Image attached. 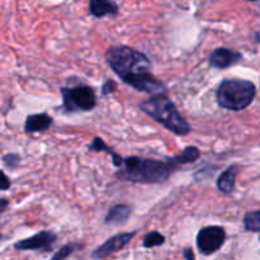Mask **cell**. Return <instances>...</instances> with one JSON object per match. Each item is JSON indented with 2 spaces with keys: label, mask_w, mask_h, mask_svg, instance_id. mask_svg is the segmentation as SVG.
Returning <instances> with one entry per match:
<instances>
[{
  "label": "cell",
  "mask_w": 260,
  "mask_h": 260,
  "mask_svg": "<svg viewBox=\"0 0 260 260\" xmlns=\"http://www.w3.org/2000/svg\"><path fill=\"white\" fill-rule=\"evenodd\" d=\"M106 61L124 84L136 90L151 95L167 93L164 84L151 74V61L145 53L128 46H113L107 50Z\"/></svg>",
  "instance_id": "obj_1"
},
{
  "label": "cell",
  "mask_w": 260,
  "mask_h": 260,
  "mask_svg": "<svg viewBox=\"0 0 260 260\" xmlns=\"http://www.w3.org/2000/svg\"><path fill=\"white\" fill-rule=\"evenodd\" d=\"M124 169H119L116 177L119 180L142 184H159L167 182L178 168L177 164L168 157L167 161L155 159H141L139 156H128L123 161Z\"/></svg>",
  "instance_id": "obj_2"
},
{
  "label": "cell",
  "mask_w": 260,
  "mask_h": 260,
  "mask_svg": "<svg viewBox=\"0 0 260 260\" xmlns=\"http://www.w3.org/2000/svg\"><path fill=\"white\" fill-rule=\"evenodd\" d=\"M140 108L157 123L178 136H185L192 131L190 124L178 112L175 104L165 94L152 95V98L142 101Z\"/></svg>",
  "instance_id": "obj_3"
},
{
  "label": "cell",
  "mask_w": 260,
  "mask_h": 260,
  "mask_svg": "<svg viewBox=\"0 0 260 260\" xmlns=\"http://www.w3.org/2000/svg\"><path fill=\"white\" fill-rule=\"evenodd\" d=\"M256 88L254 83L243 79H226L216 90V102L228 111H243L253 103Z\"/></svg>",
  "instance_id": "obj_4"
},
{
  "label": "cell",
  "mask_w": 260,
  "mask_h": 260,
  "mask_svg": "<svg viewBox=\"0 0 260 260\" xmlns=\"http://www.w3.org/2000/svg\"><path fill=\"white\" fill-rule=\"evenodd\" d=\"M62 108L66 112H89L95 108L96 96L93 88L79 85L74 88H61Z\"/></svg>",
  "instance_id": "obj_5"
},
{
  "label": "cell",
  "mask_w": 260,
  "mask_h": 260,
  "mask_svg": "<svg viewBox=\"0 0 260 260\" xmlns=\"http://www.w3.org/2000/svg\"><path fill=\"white\" fill-rule=\"evenodd\" d=\"M226 241V231L221 226H206L197 235V248L203 255H211L221 249Z\"/></svg>",
  "instance_id": "obj_6"
},
{
  "label": "cell",
  "mask_w": 260,
  "mask_h": 260,
  "mask_svg": "<svg viewBox=\"0 0 260 260\" xmlns=\"http://www.w3.org/2000/svg\"><path fill=\"white\" fill-rule=\"evenodd\" d=\"M57 236L51 231H41V233L36 234V235L30 236V238L23 239V240L18 241L14 244L13 248L15 250H41V251H50L52 250L53 245H55Z\"/></svg>",
  "instance_id": "obj_7"
},
{
  "label": "cell",
  "mask_w": 260,
  "mask_h": 260,
  "mask_svg": "<svg viewBox=\"0 0 260 260\" xmlns=\"http://www.w3.org/2000/svg\"><path fill=\"white\" fill-rule=\"evenodd\" d=\"M135 236H136V231H134V233L117 234V235L112 236L111 239H108L106 243L102 244L101 246H98V248L91 253V258L93 259L107 258V256H109L111 254L122 250V249H123L124 246L132 240V238H135Z\"/></svg>",
  "instance_id": "obj_8"
},
{
  "label": "cell",
  "mask_w": 260,
  "mask_h": 260,
  "mask_svg": "<svg viewBox=\"0 0 260 260\" xmlns=\"http://www.w3.org/2000/svg\"><path fill=\"white\" fill-rule=\"evenodd\" d=\"M241 57H243V55L238 52V51L229 50L226 47H220L211 52L210 57H208V62H210L212 68L228 69L238 63L241 60Z\"/></svg>",
  "instance_id": "obj_9"
},
{
  "label": "cell",
  "mask_w": 260,
  "mask_h": 260,
  "mask_svg": "<svg viewBox=\"0 0 260 260\" xmlns=\"http://www.w3.org/2000/svg\"><path fill=\"white\" fill-rule=\"evenodd\" d=\"M52 123V117L48 116L47 113L30 114L25 119L24 131L25 134H37V132H42L50 128V126Z\"/></svg>",
  "instance_id": "obj_10"
},
{
  "label": "cell",
  "mask_w": 260,
  "mask_h": 260,
  "mask_svg": "<svg viewBox=\"0 0 260 260\" xmlns=\"http://www.w3.org/2000/svg\"><path fill=\"white\" fill-rule=\"evenodd\" d=\"M118 5L113 0H89V13L95 18L118 14Z\"/></svg>",
  "instance_id": "obj_11"
},
{
  "label": "cell",
  "mask_w": 260,
  "mask_h": 260,
  "mask_svg": "<svg viewBox=\"0 0 260 260\" xmlns=\"http://www.w3.org/2000/svg\"><path fill=\"white\" fill-rule=\"evenodd\" d=\"M239 173V167L238 165H231L229 167L225 172H222L220 174V177L217 178V189L220 192L225 193V194H230L234 192L236 184V177H238Z\"/></svg>",
  "instance_id": "obj_12"
},
{
  "label": "cell",
  "mask_w": 260,
  "mask_h": 260,
  "mask_svg": "<svg viewBox=\"0 0 260 260\" xmlns=\"http://www.w3.org/2000/svg\"><path fill=\"white\" fill-rule=\"evenodd\" d=\"M131 208L126 205H116L108 211L106 216V225H122V223H126L127 220L131 216Z\"/></svg>",
  "instance_id": "obj_13"
},
{
  "label": "cell",
  "mask_w": 260,
  "mask_h": 260,
  "mask_svg": "<svg viewBox=\"0 0 260 260\" xmlns=\"http://www.w3.org/2000/svg\"><path fill=\"white\" fill-rule=\"evenodd\" d=\"M89 149H90L91 151H104L108 155H111L112 162H113V165L116 168H121L122 165H123V161H124L123 157H122L121 155L117 154V152H114L112 149H109V147L106 145V142H104L101 137H95V139L93 140V142L89 145Z\"/></svg>",
  "instance_id": "obj_14"
},
{
  "label": "cell",
  "mask_w": 260,
  "mask_h": 260,
  "mask_svg": "<svg viewBox=\"0 0 260 260\" xmlns=\"http://www.w3.org/2000/svg\"><path fill=\"white\" fill-rule=\"evenodd\" d=\"M201 156V151L196 146H187L182 154L177 155V156L169 157L174 164L177 165H184L194 162L198 157Z\"/></svg>",
  "instance_id": "obj_15"
},
{
  "label": "cell",
  "mask_w": 260,
  "mask_h": 260,
  "mask_svg": "<svg viewBox=\"0 0 260 260\" xmlns=\"http://www.w3.org/2000/svg\"><path fill=\"white\" fill-rule=\"evenodd\" d=\"M244 226H245L246 231H251V233H259L260 231V210L259 211H251L244 216Z\"/></svg>",
  "instance_id": "obj_16"
},
{
  "label": "cell",
  "mask_w": 260,
  "mask_h": 260,
  "mask_svg": "<svg viewBox=\"0 0 260 260\" xmlns=\"http://www.w3.org/2000/svg\"><path fill=\"white\" fill-rule=\"evenodd\" d=\"M165 243V236L161 235L157 231H151V233L146 234L142 240V246L146 249L156 248V246H161Z\"/></svg>",
  "instance_id": "obj_17"
},
{
  "label": "cell",
  "mask_w": 260,
  "mask_h": 260,
  "mask_svg": "<svg viewBox=\"0 0 260 260\" xmlns=\"http://www.w3.org/2000/svg\"><path fill=\"white\" fill-rule=\"evenodd\" d=\"M80 244L78 243H70V244H66V245H63L62 248L60 249V250L56 251L55 254H53L52 256H51V259L56 260V259H66L68 256H70L71 254L75 253L78 249H80Z\"/></svg>",
  "instance_id": "obj_18"
},
{
  "label": "cell",
  "mask_w": 260,
  "mask_h": 260,
  "mask_svg": "<svg viewBox=\"0 0 260 260\" xmlns=\"http://www.w3.org/2000/svg\"><path fill=\"white\" fill-rule=\"evenodd\" d=\"M20 157L17 154H7L3 156V164L10 169H15L19 165Z\"/></svg>",
  "instance_id": "obj_19"
},
{
  "label": "cell",
  "mask_w": 260,
  "mask_h": 260,
  "mask_svg": "<svg viewBox=\"0 0 260 260\" xmlns=\"http://www.w3.org/2000/svg\"><path fill=\"white\" fill-rule=\"evenodd\" d=\"M116 88H117L116 81L107 80L106 83L102 85V95L107 96V95H109V94L114 93V91H116Z\"/></svg>",
  "instance_id": "obj_20"
},
{
  "label": "cell",
  "mask_w": 260,
  "mask_h": 260,
  "mask_svg": "<svg viewBox=\"0 0 260 260\" xmlns=\"http://www.w3.org/2000/svg\"><path fill=\"white\" fill-rule=\"evenodd\" d=\"M2 190H7L10 187V182L8 179V177L5 175V173H2Z\"/></svg>",
  "instance_id": "obj_21"
},
{
  "label": "cell",
  "mask_w": 260,
  "mask_h": 260,
  "mask_svg": "<svg viewBox=\"0 0 260 260\" xmlns=\"http://www.w3.org/2000/svg\"><path fill=\"white\" fill-rule=\"evenodd\" d=\"M183 258L187 260H193L194 259V254H193V250L190 248H187L184 251H183Z\"/></svg>",
  "instance_id": "obj_22"
},
{
  "label": "cell",
  "mask_w": 260,
  "mask_h": 260,
  "mask_svg": "<svg viewBox=\"0 0 260 260\" xmlns=\"http://www.w3.org/2000/svg\"><path fill=\"white\" fill-rule=\"evenodd\" d=\"M0 202H2V205H0V211H2V213H3L5 210H7L8 201L5 200V198H2V200H0Z\"/></svg>",
  "instance_id": "obj_23"
},
{
  "label": "cell",
  "mask_w": 260,
  "mask_h": 260,
  "mask_svg": "<svg viewBox=\"0 0 260 260\" xmlns=\"http://www.w3.org/2000/svg\"><path fill=\"white\" fill-rule=\"evenodd\" d=\"M249 2H258V0H249Z\"/></svg>",
  "instance_id": "obj_24"
}]
</instances>
